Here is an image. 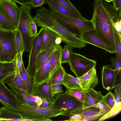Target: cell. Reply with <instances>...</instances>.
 Here are the masks:
<instances>
[{"mask_svg":"<svg viewBox=\"0 0 121 121\" xmlns=\"http://www.w3.org/2000/svg\"><path fill=\"white\" fill-rule=\"evenodd\" d=\"M93 7L90 20L94 29L104 41L116 50L113 22L121 20V9L117 11L112 5L102 0H95Z\"/></svg>","mask_w":121,"mask_h":121,"instance_id":"obj_1","label":"cell"},{"mask_svg":"<svg viewBox=\"0 0 121 121\" xmlns=\"http://www.w3.org/2000/svg\"><path fill=\"white\" fill-rule=\"evenodd\" d=\"M34 17L38 26L55 32L61 38L62 42L67 44L79 49L87 46L86 43L60 24L52 15L51 10L44 7L38 9Z\"/></svg>","mask_w":121,"mask_h":121,"instance_id":"obj_2","label":"cell"},{"mask_svg":"<svg viewBox=\"0 0 121 121\" xmlns=\"http://www.w3.org/2000/svg\"><path fill=\"white\" fill-rule=\"evenodd\" d=\"M21 113L24 121H45L48 119L62 115L55 108H46L28 103L21 104Z\"/></svg>","mask_w":121,"mask_h":121,"instance_id":"obj_3","label":"cell"},{"mask_svg":"<svg viewBox=\"0 0 121 121\" xmlns=\"http://www.w3.org/2000/svg\"><path fill=\"white\" fill-rule=\"evenodd\" d=\"M53 97L54 108L61 112L62 116L70 117L83 108L82 102L65 92L57 93Z\"/></svg>","mask_w":121,"mask_h":121,"instance_id":"obj_4","label":"cell"},{"mask_svg":"<svg viewBox=\"0 0 121 121\" xmlns=\"http://www.w3.org/2000/svg\"><path fill=\"white\" fill-rule=\"evenodd\" d=\"M20 14L17 27L23 42L25 51L30 53L34 37L31 34V23L32 17L31 15L32 7L30 5H21L19 7Z\"/></svg>","mask_w":121,"mask_h":121,"instance_id":"obj_5","label":"cell"},{"mask_svg":"<svg viewBox=\"0 0 121 121\" xmlns=\"http://www.w3.org/2000/svg\"><path fill=\"white\" fill-rule=\"evenodd\" d=\"M51 12L52 15L60 24L78 38L85 32L94 29L90 20L82 21L75 19Z\"/></svg>","mask_w":121,"mask_h":121,"instance_id":"obj_6","label":"cell"},{"mask_svg":"<svg viewBox=\"0 0 121 121\" xmlns=\"http://www.w3.org/2000/svg\"><path fill=\"white\" fill-rule=\"evenodd\" d=\"M0 47L3 51L5 61H13L17 53L15 30L0 29Z\"/></svg>","mask_w":121,"mask_h":121,"instance_id":"obj_7","label":"cell"},{"mask_svg":"<svg viewBox=\"0 0 121 121\" xmlns=\"http://www.w3.org/2000/svg\"><path fill=\"white\" fill-rule=\"evenodd\" d=\"M71 70L78 78L87 72L94 66H96L95 60L90 59L84 56L72 52L68 63Z\"/></svg>","mask_w":121,"mask_h":121,"instance_id":"obj_8","label":"cell"},{"mask_svg":"<svg viewBox=\"0 0 121 121\" xmlns=\"http://www.w3.org/2000/svg\"><path fill=\"white\" fill-rule=\"evenodd\" d=\"M44 29L42 27L35 36L29 53L28 64L26 70L29 77L32 79L35 71L36 57L40 52Z\"/></svg>","mask_w":121,"mask_h":121,"instance_id":"obj_9","label":"cell"},{"mask_svg":"<svg viewBox=\"0 0 121 121\" xmlns=\"http://www.w3.org/2000/svg\"><path fill=\"white\" fill-rule=\"evenodd\" d=\"M101 73L102 85L105 89L109 91L121 85V70L117 71L110 65H104Z\"/></svg>","mask_w":121,"mask_h":121,"instance_id":"obj_10","label":"cell"},{"mask_svg":"<svg viewBox=\"0 0 121 121\" xmlns=\"http://www.w3.org/2000/svg\"><path fill=\"white\" fill-rule=\"evenodd\" d=\"M0 102L6 107L21 113V105L16 97L15 94L8 88L3 82L0 81Z\"/></svg>","mask_w":121,"mask_h":121,"instance_id":"obj_11","label":"cell"},{"mask_svg":"<svg viewBox=\"0 0 121 121\" xmlns=\"http://www.w3.org/2000/svg\"><path fill=\"white\" fill-rule=\"evenodd\" d=\"M79 38L85 43H89L107 51L115 53L116 50L104 41L99 36L95 29L84 32Z\"/></svg>","mask_w":121,"mask_h":121,"instance_id":"obj_12","label":"cell"},{"mask_svg":"<svg viewBox=\"0 0 121 121\" xmlns=\"http://www.w3.org/2000/svg\"><path fill=\"white\" fill-rule=\"evenodd\" d=\"M55 48L45 62L39 68L35 70L33 79V85L37 86L48 80L50 61Z\"/></svg>","mask_w":121,"mask_h":121,"instance_id":"obj_13","label":"cell"},{"mask_svg":"<svg viewBox=\"0 0 121 121\" xmlns=\"http://www.w3.org/2000/svg\"><path fill=\"white\" fill-rule=\"evenodd\" d=\"M96 67L94 66L78 78L80 86L83 90L94 89L98 85V81Z\"/></svg>","mask_w":121,"mask_h":121,"instance_id":"obj_14","label":"cell"},{"mask_svg":"<svg viewBox=\"0 0 121 121\" xmlns=\"http://www.w3.org/2000/svg\"><path fill=\"white\" fill-rule=\"evenodd\" d=\"M0 3L7 12L16 28L19 19V8L13 0H0Z\"/></svg>","mask_w":121,"mask_h":121,"instance_id":"obj_15","label":"cell"},{"mask_svg":"<svg viewBox=\"0 0 121 121\" xmlns=\"http://www.w3.org/2000/svg\"><path fill=\"white\" fill-rule=\"evenodd\" d=\"M83 92L84 96L83 108L93 107L101 100L103 96L101 91H96L91 88L83 90Z\"/></svg>","mask_w":121,"mask_h":121,"instance_id":"obj_16","label":"cell"},{"mask_svg":"<svg viewBox=\"0 0 121 121\" xmlns=\"http://www.w3.org/2000/svg\"><path fill=\"white\" fill-rule=\"evenodd\" d=\"M32 95L53 103L54 97L51 93V86L49 80L37 86L33 85Z\"/></svg>","mask_w":121,"mask_h":121,"instance_id":"obj_17","label":"cell"},{"mask_svg":"<svg viewBox=\"0 0 121 121\" xmlns=\"http://www.w3.org/2000/svg\"><path fill=\"white\" fill-rule=\"evenodd\" d=\"M77 114L82 116V121H99L103 115L98 109L92 107L83 108Z\"/></svg>","mask_w":121,"mask_h":121,"instance_id":"obj_18","label":"cell"},{"mask_svg":"<svg viewBox=\"0 0 121 121\" xmlns=\"http://www.w3.org/2000/svg\"><path fill=\"white\" fill-rule=\"evenodd\" d=\"M59 37H60L59 35L53 31L45 28L40 52L52 47L56 43L55 41L56 39Z\"/></svg>","mask_w":121,"mask_h":121,"instance_id":"obj_19","label":"cell"},{"mask_svg":"<svg viewBox=\"0 0 121 121\" xmlns=\"http://www.w3.org/2000/svg\"><path fill=\"white\" fill-rule=\"evenodd\" d=\"M13 62L15 67V73L6 78L3 82L4 83H9L11 85L27 92L25 86L21 77L19 71L16 63V58L13 60Z\"/></svg>","mask_w":121,"mask_h":121,"instance_id":"obj_20","label":"cell"},{"mask_svg":"<svg viewBox=\"0 0 121 121\" xmlns=\"http://www.w3.org/2000/svg\"><path fill=\"white\" fill-rule=\"evenodd\" d=\"M45 3L49 6L51 10L65 16L79 20L72 12L53 0H45Z\"/></svg>","mask_w":121,"mask_h":121,"instance_id":"obj_21","label":"cell"},{"mask_svg":"<svg viewBox=\"0 0 121 121\" xmlns=\"http://www.w3.org/2000/svg\"><path fill=\"white\" fill-rule=\"evenodd\" d=\"M24 121L21 113L4 106L0 108V121Z\"/></svg>","mask_w":121,"mask_h":121,"instance_id":"obj_22","label":"cell"},{"mask_svg":"<svg viewBox=\"0 0 121 121\" xmlns=\"http://www.w3.org/2000/svg\"><path fill=\"white\" fill-rule=\"evenodd\" d=\"M0 28L5 30L13 31L16 28L2 5L0 3Z\"/></svg>","mask_w":121,"mask_h":121,"instance_id":"obj_23","label":"cell"},{"mask_svg":"<svg viewBox=\"0 0 121 121\" xmlns=\"http://www.w3.org/2000/svg\"><path fill=\"white\" fill-rule=\"evenodd\" d=\"M62 49V47L60 44H58L56 46L53 52L50 62L49 80L54 72L62 65L61 55Z\"/></svg>","mask_w":121,"mask_h":121,"instance_id":"obj_24","label":"cell"},{"mask_svg":"<svg viewBox=\"0 0 121 121\" xmlns=\"http://www.w3.org/2000/svg\"><path fill=\"white\" fill-rule=\"evenodd\" d=\"M62 84L67 89H76L81 91L83 90L80 85L79 79L65 72Z\"/></svg>","mask_w":121,"mask_h":121,"instance_id":"obj_25","label":"cell"},{"mask_svg":"<svg viewBox=\"0 0 121 121\" xmlns=\"http://www.w3.org/2000/svg\"><path fill=\"white\" fill-rule=\"evenodd\" d=\"M7 83L8 86L15 93L16 98L20 105L24 103H28L38 106L36 104L32 101L28 95L27 92L11 85L9 83Z\"/></svg>","mask_w":121,"mask_h":121,"instance_id":"obj_26","label":"cell"},{"mask_svg":"<svg viewBox=\"0 0 121 121\" xmlns=\"http://www.w3.org/2000/svg\"><path fill=\"white\" fill-rule=\"evenodd\" d=\"M15 67L13 61L0 65V81L3 82L7 77L15 73Z\"/></svg>","mask_w":121,"mask_h":121,"instance_id":"obj_27","label":"cell"},{"mask_svg":"<svg viewBox=\"0 0 121 121\" xmlns=\"http://www.w3.org/2000/svg\"><path fill=\"white\" fill-rule=\"evenodd\" d=\"M58 44L56 43L50 48L39 52L36 57L35 70L40 67L47 59Z\"/></svg>","mask_w":121,"mask_h":121,"instance_id":"obj_28","label":"cell"},{"mask_svg":"<svg viewBox=\"0 0 121 121\" xmlns=\"http://www.w3.org/2000/svg\"><path fill=\"white\" fill-rule=\"evenodd\" d=\"M19 72L21 77L25 86L27 92L32 95L33 85V80L28 76L25 68L23 63L22 64V69L19 71Z\"/></svg>","mask_w":121,"mask_h":121,"instance_id":"obj_29","label":"cell"},{"mask_svg":"<svg viewBox=\"0 0 121 121\" xmlns=\"http://www.w3.org/2000/svg\"><path fill=\"white\" fill-rule=\"evenodd\" d=\"M65 71L61 65L54 72L48 80L50 86L62 84Z\"/></svg>","mask_w":121,"mask_h":121,"instance_id":"obj_30","label":"cell"},{"mask_svg":"<svg viewBox=\"0 0 121 121\" xmlns=\"http://www.w3.org/2000/svg\"><path fill=\"white\" fill-rule=\"evenodd\" d=\"M67 8L73 13L80 20L87 21L88 19L83 17L80 12L71 3L69 0H53Z\"/></svg>","mask_w":121,"mask_h":121,"instance_id":"obj_31","label":"cell"},{"mask_svg":"<svg viewBox=\"0 0 121 121\" xmlns=\"http://www.w3.org/2000/svg\"><path fill=\"white\" fill-rule=\"evenodd\" d=\"M121 110V102L116 103L114 107L108 113L103 115L99 121H103L114 117L119 113Z\"/></svg>","mask_w":121,"mask_h":121,"instance_id":"obj_32","label":"cell"},{"mask_svg":"<svg viewBox=\"0 0 121 121\" xmlns=\"http://www.w3.org/2000/svg\"><path fill=\"white\" fill-rule=\"evenodd\" d=\"M101 100L111 110L115 106L116 101L114 94L109 91L106 95L103 96Z\"/></svg>","mask_w":121,"mask_h":121,"instance_id":"obj_33","label":"cell"},{"mask_svg":"<svg viewBox=\"0 0 121 121\" xmlns=\"http://www.w3.org/2000/svg\"><path fill=\"white\" fill-rule=\"evenodd\" d=\"M15 40L17 53L25 51V48L19 30L16 28L15 30Z\"/></svg>","mask_w":121,"mask_h":121,"instance_id":"obj_34","label":"cell"},{"mask_svg":"<svg viewBox=\"0 0 121 121\" xmlns=\"http://www.w3.org/2000/svg\"><path fill=\"white\" fill-rule=\"evenodd\" d=\"M73 47L66 44L62 49L61 55V64L68 63L70 54L72 52Z\"/></svg>","mask_w":121,"mask_h":121,"instance_id":"obj_35","label":"cell"},{"mask_svg":"<svg viewBox=\"0 0 121 121\" xmlns=\"http://www.w3.org/2000/svg\"><path fill=\"white\" fill-rule=\"evenodd\" d=\"M83 91L76 89H67L65 92L72 96L83 103L84 100Z\"/></svg>","mask_w":121,"mask_h":121,"instance_id":"obj_36","label":"cell"},{"mask_svg":"<svg viewBox=\"0 0 121 121\" xmlns=\"http://www.w3.org/2000/svg\"><path fill=\"white\" fill-rule=\"evenodd\" d=\"M121 38L116 30L115 33V43L116 57L121 63Z\"/></svg>","mask_w":121,"mask_h":121,"instance_id":"obj_37","label":"cell"},{"mask_svg":"<svg viewBox=\"0 0 121 121\" xmlns=\"http://www.w3.org/2000/svg\"><path fill=\"white\" fill-rule=\"evenodd\" d=\"M93 107H96L98 109L99 112L103 115L106 114L110 110L102 100Z\"/></svg>","mask_w":121,"mask_h":121,"instance_id":"obj_38","label":"cell"},{"mask_svg":"<svg viewBox=\"0 0 121 121\" xmlns=\"http://www.w3.org/2000/svg\"><path fill=\"white\" fill-rule=\"evenodd\" d=\"M111 66L113 69L117 71L121 70V63L117 57H112L110 58Z\"/></svg>","mask_w":121,"mask_h":121,"instance_id":"obj_39","label":"cell"},{"mask_svg":"<svg viewBox=\"0 0 121 121\" xmlns=\"http://www.w3.org/2000/svg\"><path fill=\"white\" fill-rule=\"evenodd\" d=\"M60 84H56L51 86V92L52 96L59 93L63 92L62 86Z\"/></svg>","mask_w":121,"mask_h":121,"instance_id":"obj_40","label":"cell"},{"mask_svg":"<svg viewBox=\"0 0 121 121\" xmlns=\"http://www.w3.org/2000/svg\"><path fill=\"white\" fill-rule=\"evenodd\" d=\"M23 53L21 52L17 53L16 58V63L19 71L22 69V65L23 63L22 59Z\"/></svg>","mask_w":121,"mask_h":121,"instance_id":"obj_41","label":"cell"},{"mask_svg":"<svg viewBox=\"0 0 121 121\" xmlns=\"http://www.w3.org/2000/svg\"><path fill=\"white\" fill-rule=\"evenodd\" d=\"M115 88L114 95L116 103H117L121 102V85Z\"/></svg>","mask_w":121,"mask_h":121,"instance_id":"obj_42","label":"cell"},{"mask_svg":"<svg viewBox=\"0 0 121 121\" xmlns=\"http://www.w3.org/2000/svg\"><path fill=\"white\" fill-rule=\"evenodd\" d=\"M27 94L32 101L36 104L38 106H40L42 104V99L39 97L33 95L27 92Z\"/></svg>","mask_w":121,"mask_h":121,"instance_id":"obj_43","label":"cell"},{"mask_svg":"<svg viewBox=\"0 0 121 121\" xmlns=\"http://www.w3.org/2000/svg\"><path fill=\"white\" fill-rule=\"evenodd\" d=\"M42 103L40 106L48 108H54L53 102H49L45 99H42Z\"/></svg>","mask_w":121,"mask_h":121,"instance_id":"obj_44","label":"cell"},{"mask_svg":"<svg viewBox=\"0 0 121 121\" xmlns=\"http://www.w3.org/2000/svg\"><path fill=\"white\" fill-rule=\"evenodd\" d=\"M31 30L32 36H35L37 34V29L34 17H32L31 23Z\"/></svg>","mask_w":121,"mask_h":121,"instance_id":"obj_45","label":"cell"},{"mask_svg":"<svg viewBox=\"0 0 121 121\" xmlns=\"http://www.w3.org/2000/svg\"><path fill=\"white\" fill-rule=\"evenodd\" d=\"M45 3V0H32L30 6L33 7H39Z\"/></svg>","mask_w":121,"mask_h":121,"instance_id":"obj_46","label":"cell"},{"mask_svg":"<svg viewBox=\"0 0 121 121\" xmlns=\"http://www.w3.org/2000/svg\"><path fill=\"white\" fill-rule=\"evenodd\" d=\"M113 24L116 30L121 38V20L114 21Z\"/></svg>","mask_w":121,"mask_h":121,"instance_id":"obj_47","label":"cell"},{"mask_svg":"<svg viewBox=\"0 0 121 121\" xmlns=\"http://www.w3.org/2000/svg\"><path fill=\"white\" fill-rule=\"evenodd\" d=\"M69 120H66L69 121H82V118L80 114H76L70 116Z\"/></svg>","mask_w":121,"mask_h":121,"instance_id":"obj_48","label":"cell"},{"mask_svg":"<svg viewBox=\"0 0 121 121\" xmlns=\"http://www.w3.org/2000/svg\"><path fill=\"white\" fill-rule=\"evenodd\" d=\"M21 5H30L32 0H13Z\"/></svg>","mask_w":121,"mask_h":121,"instance_id":"obj_49","label":"cell"},{"mask_svg":"<svg viewBox=\"0 0 121 121\" xmlns=\"http://www.w3.org/2000/svg\"><path fill=\"white\" fill-rule=\"evenodd\" d=\"M113 6L117 11L121 8V0H113Z\"/></svg>","mask_w":121,"mask_h":121,"instance_id":"obj_50","label":"cell"},{"mask_svg":"<svg viewBox=\"0 0 121 121\" xmlns=\"http://www.w3.org/2000/svg\"><path fill=\"white\" fill-rule=\"evenodd\" d=\"M0 61H5L2 51L0 47Z\"/></svg>","mask_w":121,"mask_h":121,"instance_id":"obj_51","label":"cell"},{"mask_svg":"<svg viewBox=\"0 0 121 121\" xmlns=\"http://www.w3.org/2000/svg\"><path fill=\"white\" fill-rule=\"evenodd\" d=\"M108 2H111L113 0H104Z\"/></svg>","mask_w":121,"mask_h":121,"instance_id":"obj_52","label":"cell"},{"mask_svg":"<svg viewBox=\"0 0 121 121\" xmlns=\"http://www.w3.org/2000/svg\"><path fill=\"white\" fill-rule=\"evenodd\" d=\"M6 62L5 61H4V62H1V61H0V65H1V64H2V63H5Z\"/></svg>","mask_w":121,"mask_h":121,"instance_id":"obj_53","label":"cell"},{"mask_svg":"<svg viewBox=\"0 0 121 121\" xmlns=\"http://www.w3.org/2000/svg\"></svg>","mask_w":121,"mask_h":121,"instance_id":"obj_54","label":"cell"},{"mask_svg":"<svg viewBox=\"0 0 121 121\" xmlns=\"http://www.w3.org/2000/svg\"></svg>","mask_w":121,"mask_h":121,"instance_id":"obj_55","label":"cell"}]
</instances>
